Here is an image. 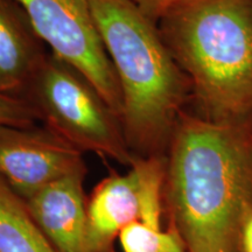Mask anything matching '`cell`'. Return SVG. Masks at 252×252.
<instances>
[{
  "instance_id": "obj_3",
  "label": "cell",
  "mask_w": 252,
  "mask_h": 252,
  "mask_svg": "<svg viewBox=\"0 0 252 252\" xmlns=\"http://www.w3.org/2000/svg\"><path fill=\"white\" fill-rule=\"evenodd\" d=\"M117 75L122 124L135 157L166 156L191 84L163 42L158 24L130 0H89Z\"/></svg>"
},
{
  "instance_id": "obj_7",
  "label": "cell",
  "mask_w": 252,
  "mask_h": 252,
  "mask_svg": "<svg viewBox=\"0 0 252 252\" xmlns=\"http://www.w3.org/2000/svg\"><path fill=\"white\" fill-rule=\"evenodd\" d=\"M86 171L45 186L25 203L32 219L59 252H88Z\"/></svg>"
},
{
  "instance_id": "obj_12",
  "label": "cell",
  "mask_w": 252,
  "mask_h": 252,
  "mask_svg": "<svg viewBox=\"0 0 252 252\" xmlns=\"http://www.w3.org/2000/svg\"><path fill=\"white\" fill-rule=\"evenodd\" d=\"M36 121L40 117L30 102L0 94V125L30 126Z\"/></svg>"
},
{
  "instance_id": "obj_5",
  "label": "cell",
  "mask_w": 252,
  "mask_h": 252,
  "mask_svg": "<svg viewBox=\"0 0 252 252\" xmlns=\"http://www.w3.org/2000/svg\"><path fill=\"white\" fill-rule=\"evenodd\" d=\"M52 54L88 78L122 119L119 82L103 45L89 0H14Z\"/></svg>"
},
{
  "instance_id": "obj_11",
  "label": "cell",
  "mask_w": 252,
  "mask_h": 252,
  "mask_svg": "<svg viewBox=\"0 0 252 252\" xmlns=\"http://www.w3.org/2000/svg\"><path fill=\"white\" fill-rule=\"evenodd\" d=\"M123 252H175L186 249L179 235L169 228L163 231L144 224L131 223L119 235Z\"/></svg>"
},
{
  "instance_id": "obj_4",
  "label": "cell",
  "mask_w": 252,
  "mask_h": 252,
  "mask_svg": "<svg viewBox=\"0 0 252 252\" xmlns=\"http://www.w3.org/2000/svg\"><path fill=\"white\" fill-rule=\"evenodd\" d=\"M25 99L45 126L82 153L93 152L130 167L137 158L126 141L121 117L87 77L52 53Z\"/></svg>"
},
{
  "instance_id": "obj_15",
  "label": "cell",
  "mask_w": 252,
  "mask_h": 252,
  "mask_svg": "<svg viewBox=\"0 0 252 252\" xmlns=\"http://www.w3.org/2000/svg\"><path fill=\"white\" fill-rule=\"evenodd\" d=\"M175 252H187V250H186V249H181V250H179V251H175Z\"/></svg>"
},
{
  "instance_id": "obj_6",
  "label": "cell",
  "mask_w": 252,
  "mask_h": 252,
  "mask_svg": "<svg viewBox=\"0 0 252 252\" xmlns=\"http://www.w3.org/2000/svg\"><path fill=\"white\" fill-rule=\"evenodd\" d=\"M82 154L47 126L0 125V176L23 200L59 179L86 171Z\"/></svg>"
},
{
  "instance_id": "obj_14",
  "label": "cell",
  "mask_w": 252,
  "mask_h": 252,
  "mask_svg": "<svg viewBox=\"0 0 252 252\" xmlns=\"http://www.w3.org/2000/svg\"><path fill=\"white\" fill-rule=\"evenodd\" d=\"M242 251L252 252V215L248 217L242 231Z\"/></svg>"
},
{
  "instance_id": "obj_10",
  "label": "cell",
  "mask_w": 252,
  "mask_h": 252,
  "mask_svg": "<svg viewBox=\"0 0 252 252\" xmlns=\"http://www.w3.org/2000/svg\"><path fill=\"white\" fill-rule=\"evenodd\" d=\"M0 252H59L32 219L25 201L1 176Z\"/></svg>"
},
{
  "instance_id": "obj_1",
  "label": "cell",
  "mask_w": 252,
  "mask_h": 252,
  "mask_svg": "<svg viewBox=\"0 0 252 252\" xmlns=\"http://www.w3.org/2000/svg\"><path fill=\"white\" fill-rule=\"evenodd\" d=\"M163 206L187 252H243L252 215V131L185 110L166 153Z\"/></svg>"
},
{
  "instance_id": "obj_9",
  "label": "cell",
  "mask_w": 252,
  "mask_h": 252,
  "mask_svg": "<svg viewBox=\"0 0 252 252\" xmlns=\"http://www.w3.org/2000/svg\"><path fill=\"white\" fill-rule=\"evenodd\" d=\"M88 252H113L123 229L140 220L139 176L133 166L94 187L88 200Z\"/></svg>"
},
{
  "instance_id": "obj_2",
  "label": "cell",
  "mask_w": 252,
  "mask_h": 252,
  "mask_svg": "<svg viewBox=\"0 0 252 252\" xmlns=\"http://www.w3.org/2000/svg\"><path fill=\"white\" fill-rule=\"evenodd\" d=\"M197 116L252 131V0H184L158 23Z\"/></svg>"
},
{
  "instance_id": "obj_13",
  "label": "cell",
  "mask_w": 252,
  "mask_h": 252,
  "mask_svg": "<svg viewBox=\"0 0 252 252\" xmlns=\"http://www.w3.org/2000/svg\"><path fill=\"white\" fill-rule=\"evenodd\" d=\"M147 18L158 24L167 12L184 0H130Z\"/></svg>"
},
{
  "instance_id": "obj_8",
  "label": "cell",
  "mask_w": 252,
  "mask_h": 252,
  "mask_svg": "<svg viewBox=\"0 0 252 252\" xmlns=\"http://www.w3.org/2000/svg\"><path fill=\"white\" fill-rule=\"evenodd\" d=\"M42 45L23 8L14 0H0V94L26 98L48 55Z\"/></svg>"
}]
</instances>
